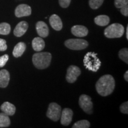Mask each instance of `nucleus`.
<instances>
[{
	"instance_id": "nucleus-8",
	"label": "nucleus",
	"mask_w": 128,
	"mask_h": 128,
	"mask_svg": "<svg viewBox=\"0 0 128 128\" xmlns=\"http://www.w3.org/2000/svg\"><path fill=\"white\" fill-rule=\"evenodd\" d=\"M81 74V70L76 65H71L67 70L66 80L69 83H74L76 82L77 78Z\"/></svg>"
},
{
	"instance_id": "nucleus-26",
	"label": "nucleus",
	"mask_w": 128,
	"mask_h": 128,
	"mask_svg": "<svg viewBox=\"0 0 128 128\" xmlns=\"http://www.w3.org/2000/svg\"><path fill=\"white\" fill-rule=\"evenodd\" d=\"M9 56L7 54L0 56V68H2V67L5 66V65L7 62Z\"/></svg>"
},
{
	"instance_id": "nucleus-15",
	"label": "nucleus",
	"mask_w": 128,
	"mask_h": 128,
	"mask_svg": "<svg viewBox=\"0 0 128 128\" xmlns=\"http://www.w3.org/2000/svg\"><path fill=\"white\" fill-rule=\"evenodd\" d=\"M10 76L9 72L6 70L0 71V87L6 88L8 85Z\"/></svg>"
},
{
	"instance_id": "nucleus-18",
	"label": "nucleus",
	"mask_w": 128,
	"mask_h": 128,
	"mask_svg": "<svg viewBox=\"0 0 128 128\" xmlns=\"http://www.w3.org/2000/svg\"><path fill=\"white\" fill-rule=\"evenodd\" d=\"M26 49V45L24 42H19L14 47L12 55L14 57L18 58L22 56Z\"/></svg>"
},
{
	"instance_id": "nucleus-7",
	"label": "nucleus",
	"mask_w": 128,
	"mask_h": 128,
	"mask_svg": "<svg viewBox=\"0 0 128 128\" xmlns=\"http://www.w3.org/2000/svg\"><path fill=\"white\" fill-rule=\"evenodd\" d=\"M79 105L81 108L87 114H91L92 113L93 103L92 101V98L86 94H82L80 97Z\"/></svg>"
},
{
	"instance_id": "nucleus-25",
	"label": "nucleus",
	"mask_w": 128,
	"mask_h": 128,
	"mask_svg": "<svg viewBox=\"0 0 128 128\" xmlns=\"http://www.w3.org/2000/svg\"><path fill=\"white\" fill-rule=\"evenodd\" d=\"M126 4H128V0H114V6L118 8H120Z\"/></svg>"
},
{
	"instance_id": "nucleus-32",
	"label": "nucleus",
	"mask_w": 128,
	"mask_h": 128,
	"mask_svg": "<svg viewBox=\"0 0 128 128\" xmlns=\"http://www.w3.org/2000/svg\"><path fill=\"white\" fill-rule=\"evenodd\" d=\"M126 39H128V26H127V28H126Z\"/></svg>"
},
{
	"instance_id": "nucleus-16",
	"label": "nucleus",
	"mask_w": 128,
	"mask_h": 128,
	"mask_svg": "<svg viewBox=\"0 0 128 128\" xmlns=\"http://www.w3.org/2000/svg\"><path fill=\"white\" fill-rule=\"evenodd\" d=\"M1 110L3 113L7 114L8 116H12L16 112V107L12 104L6 102L1 105Z\"/></svg>"
},
{
	"instance_id": "nucleus-27",
	"label": "nucleus",
	"mask_w": 128,
	"mask_h": 128,
	"mask_svg": "<svg viewBox=\"0 0 128 128\" xmlns=\"http://www.w3.org/2000/svg\"><path fill=\"white\" fill-rule=\"evenodd\" d=\"M120 110L122 113L124 114H128V102H126L122 104L120 106Z\"/></svg>"
},
{
	"instance_id": "nucleus-22",
	"label": "nucleus",
	"mask_w": 128,
	"mask_h": 128,
	"mask_svg": "<svg viewBox=\"0 0 128 128\" xmlns=\"http://www.w3.org/2000/svg\"><path fill=\"white\" fill-rule=\"evenodd\" d=\"M90 124L87 120H81L75 123L72 126V128H89Z\"/></svg>"
},
{
	"instance_id": "nucleus-11",
	"label": "nucleus",
	"mask_w": 128,
	"mask_h": 128,
	"mask_svg": "<svg viewBox=\"0 0 128 128\" xmlns=\"http://www.w3.org/2000/svg\"><path fill=\"white\" fill-rule=\"evenodd\" d=\"M36 28L37 33L40 38H46L49 35V30L48 25L42 21H40L36 23Z\"/></svg>"
},
{
	"instance_id": "nucleus-4",
	"label": "nucleus",
	"mask_w": 128,
	"mask_h": 128,
	"mask_svg": "<svg viewBox=\"0 0 128 128\" xmlns=\"http://www.w3.org/2000/svg\"><path fill=\"white\" fill-rule=\"evenodd\" d=\"M124 32V28L122 25L119 23H113L106 28L104 33L106 38L113 39L121 38Z\"/></svg>"
},
{
	"instance_id": "nucleus-29",
	"label": "nucleus",
	"mask_w": 128,
	"mask_h": 128,
	"mask_svg": "<svg viewBox=\"0 0 128 128\" xmlns=\"http://www.w3.org/2000/svg\"><path fill=\"white\" fill-rule=\"evenodd\" d=\"M7 49V45L6 40L0 39V51H5Z\"/></svg>"
},
{
	"instance_id": "nucleus-12",
	"label": "nucleus",
	"mask_w": 128,
	"mask_h": 128,
	"mask_svg": "<svg viewBox=\"0 0 128 128\" xmlns=\"http://www.w3.org/2000/svg\"><path fill=\"white\" fill-rule=\"evenodd\" d=\"M71 32L74 36L82 38L86 36L88 34V30L84 26L76 25L71 28Z\"/></svg>"
},
{
	"instance_id": "nucleus-24",
	"label": "nucleus",
	"mask_w": 128,
	"mask_h": 128,
	"mask_svg": "<svg viewBox=\"0 0 128 128\" xmlns=\"http://www.w3.org/2000/svg\"><path fill=\"white\" fill-rule=\"evenodd\" d=\"M104 0H89L90 7L92 9L96 10L103 4Z\"/></svg>"
},
{
	"instance_id": "nucleus-3",
	"label": "nucleus",
	"mask_w": 128,
	"mask_h": 128,
	"mask_svg": "<svg viewBox=\"0 0 128 128\" xmlns=\"http://www.w3.org/2000/svg\"><path fill=\"white\" fill-rule=\"evenodd\" d=\"M84 65L86 69L92 72H97L102 65V62L95 52H90L86 54L83 60Z\"/></svg>"
},
{
	"instance_id": "nucleus-31",
	"label": "nucleus",
	"mask_w": 128,
	"mask_h": 128,
	"mask_svg": "<svg viewBox=\"0 0 128 128\" xmlns=\"http://www.w3.org/2000/svg\"><path fill=\"white\" fill-rule=\"evenodd\" d=\"M124 78L126 81H128V71H126L124 74Z\"/></svg>"
},
{
	"instance_id": "nucleus-20",
	"label": "nucleus",
	"mask_w": 128,
	"mask_h": 128,
	"mask_svg": "<svg viewBox=\"0 0 128 128\" xmlns=\"http://www.w3.org/2000/svg\"><path fill=\"white\" fill-rule=\"evenodd\" d=\"M10 124L8 116L3 112L0 113V128H7L10 125Z\"/></svg>"
},
{
	"instance_id": "nucleus-14",
	"label": "nucleus",
	"mask_w": 128,
	"mask_h": 128,
	"mask_svg": "<svg viewBox=\"0 0 128 128\" xmlns=\"http://www.w3.org/2000/svg\"><path fill=\"white\" fill-rule=\"evenodd\" d=\"M49 23L52 28L56 31H60L63 27L61 19L56 14H53L50 16L49 18Z\"/></svg>"
},
{
	"instance_id": "nucleus-17",
	"label": "nucleus",
	"mask_w": 128,
	"mask_h": 128,
	"mask_svg": "<svg viewBox=\"0 0 128 128\" xmlns=\"http://www.w3.org/2000/svg\"><path fill=\"white\" fill-rule=\"evenodd\" d=\"M45 43L40 37H37L32 40V48L36 52H40L44 48Z\"/></svg>"
},
{
	"instance_id": "nucleus-5",
	"label": "nucleus",
	"mask_w": 128,
	"mask_h": 128,
	"mask_svg": "<svg viewBox=\"0 0 128 128\" xmlns=\"http://www.w3.org/2000/svg\"><path fill=\"white\" fill-rule=\"evenodd\" d=\"M65 45L71 50H80L86 49L88 46V43L84 39H71L66 40L64 43Z\"/></svg>"
},
{
	"instance_id": "nucleus-6",
	"label": "nucleus",
	"mask_w": 128,
	"mask_h": 128,
	"mask_svg": "<svg viewBox=\"0 0 128 128\" xmlns=\"http://www.w3.org/2000/svg\"><path fill=\"white\" fill-rule=\"evenodd\" d=\"M61 107L56 103H51L46 113V116L49 119L54 122H57L60 120L61 115Z\"/></svg>"
},
{
	"instance_id": "nucleus-21",
	"label": "nucleus",
	"mask_w": 128,
	"mask_h": 128,
	"mask_svg": "<svg viewBox=\"0 0 128 128\" xmlns=\"http://www.w3.org/2000/svg\"><path fill=\"white\" fill-rule=\"evenodd\" d=\"M11 32V26L7 23H0V34L7 35Z\"/></svg>"
},
{
	"instance_id": "nucleus-10",
	"label": "nucleus",
	"mask_w": 128,
	"mask_h": 128,
	"mask_svg": "<svg viewBox=\"0 0 128 128\" xmlns=\"http://www.w3.org/2000/svg\"><path fill=\"white\" fill-rule=\"evenodd\" d=\"M32 14V8L27 4H20L16 7L15 15L17 17L29 16Z\"/></svg>"
},
{
	"instance_id": "nucleus-2",
	"label": "nucleus",
	"mask_w": 128,
	"mask_h": 128,
	"mask_svg": "<svg viewBox=\"0 0 128 128\" xmlns=\"http://www.w3.org/2000/svg\"><path fill=\"white\" fill-rule=\"evenodd\" d=\"M52 55L49 52H39L34 54L32 58L33 65L36 68L44 70L50 65Z\"/></svg>"
},
{
	"instance_id": "nucleus-30",
	"label": "nucleus",
	"mask_w": 128,
	"mask_h": 128,
	"mask_svg": "<svg viewBox=\"0 0 128 128\" xmlns=\"http://www.w3.org/2000/svg\"><path fill=\"white\" fill-rule=\"evenodd\" d=\"M120 12L123 15L128 17V4L123 6L120 8Z\"/></svg>"
},
{
	"instance_id": "nucleus-28",
	"label": "nucleus",
	"mask_w": 128,
	"mask_h": 128,
	"mask_svg": "<svg viewBox=\"0 0 128 128\" xmlns=\"http://www.w3.org/2000/svg\"><path fill=\"white\" fill-rule=\"evenodd\" d=\"M71 0H59L60 6L62 8H67L70 6Z\"/></svg>"
},
{
	"instance_id": "nucleus-9",
	"label": "nucleus",
	"mask_w": 128,
	"mask_h": 128,
	"mask_svg": "<svg viewBox=\"0 0 128 128\" xmlns=\"http://www.w3.org/2000/svg\"><path fill=\"white\" fill-rule=\"evenodd\" d=\"M73 112L71 108H65L61 112L60 123L64 126H68L72 119Z\"/></svg>"
},
{
	"instance_id": "nucleus-13",
	"label": "nucleus",
	"mask_w": 128,
	"mask_h": 128,
	"mask_svg": "<svg viewBox=\"0 0 128 128\" xmlns=\"http://www.w3.org/2000/svg\"><path fill=\"white\" fill-rule=\"evenodd\" d=\"M28 24L25 21H22L17 24L14 30V34L17 37H22L28 29Z\"/></svg>"
},
{
	"instance_id": "nucleus-23",
	"label": "nucleus",
	"mask_w": 128,
	"mask_h": 128,
	"mask_svg": "<svg viewBox=\"0 0 128 128\" xmlns=\"http://www.w3.org/2000/svg\"><path fill=\"white\" fill-rule=\"evenodd\" d=\"M119 56L123 61L126 64H128V49L127 48H124L119 50Z\"/></svg>"
},
{
	"instance_id": "nucleus-1",
	"label": "nucleus",
	"mask_w": 128,
	"mask_h": 128,
	"mask_svg": "<svg viewBox=\"0 0 128 128\" xmlns=\"http://www.w3.org/2000/svg\"><path fill=\"white\" fill-rule=\"evenodd\" d=\"M115 88V80L111 75L107 74L99 78L96 84L97 92L100 96L106 97L113 92Z\"/></svg>"
},
{
	"instance_id": "nucleus-19",
	"label": "nucleus",
	"mask_w": 128,
	"mask_h": 128,
	"mask_svg": "<svg viewBox=\"0 0 128 128\" xmlns=\"http://www.w3.org/2000/svg\"><path fill=\"white\" fill-rule=\"evenodd\" d=\"M94 22L100 26H106L109 23L110 18L106 15H100L95 17Z\"/></svg>"
}]
</instances>
